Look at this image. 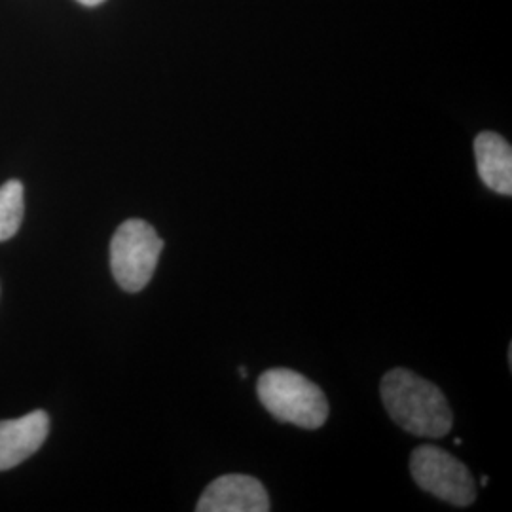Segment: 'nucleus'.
Here are the masks:
<instances>
[{
  "label": "nucleus",
  "instance_id": "f257e3e1",
  "mask_svg": "<svg viewBox=\"0 0 512 512\" xmlns=\"http://www.w3.org/2000/svg\"><path fill=\"white\" fill-rule=\"evenodd\" d=\"M382 401L401 429L416 437L442 439L450 433L454 414L439 387L406 368L389 370L380 385Z\"/></svg>",
  "mask_w": 512,
  "mask_h": 512
},
{
  "label": "nucleus",
  "instance_id": "f03ea898",
  "mask_svg": "<svg viewBox=\"0 0 512 512\" xmlns=\"http://www.w3.org/2000/svg\"><path fill=\"white\" fill-rule=\"evenodd\" d=\"M258 401L281 423L302 429H319L329 418V401L323 389L291 368H270L256 384Z\"/></svg>",
  "mask_w": 512,
  "mask_h": 512
},
{
  "label": "nucleus",
  "instance_id": "7ed1b4c3",
  "mask_svg": "<svg viewBox=\"0 0 512 512\" xmlns=\"http://www.w3.org/2000/svg\"><path fill=\"white\" fill-rule=\"evenodd\" d=\"M164 239L147 220L129 219L118 226L110 241V270L126 293H141L156 272Z\"/></svg>",
  "mask_w": 512,
  "mask_h": 512
},
{
  "label": "nucleus",
  "instance_id": "20e7f679",
  "mask_svg": "<svg viewBox=\"0 0 512 512\" xmlns=\"http://www.w3.org/2000/svg\"><path fill=\"white\" fill-rule=\"evenodd\" d=\"M410 473L421 490L450 505L469 507L475 503V478L471 471L442 448L431 444L416 448L410 456Z\"/></svg>",
  "mask_w": 512,
  "mask_h": 512
},
{
  "label": "nucleus",
  "instance_id": "39448f33",
  "mask_svg": "<svg viewBox=\"0 0 512 512\" xmlns=\"http://www.w3.org/2000/svg\"><path fill=\"white\" fill-rule=\"evenodd\" d=\"M196 511L268 512L270 497L255 476L224 475L205 488Z\"/></svg>",
  "mask_w": 512,
  "mask_h": 512
},
{
  "label": "nucleus",
  "instance_id": "423d86ee",
  "mask_svg": "<svg viewBox=\"0 0 512 512\" xmlns=\"http://www.w3.org/2000/svg\"><path fill=\"white\" fill-rule=\"evenodd\" d=\"M50 418L35 410L18 420L0 421V471H8L31 458L48 439Z\"/></svg>",
  "mask_w": 512,
  "mask_h": 512
},
{
  "label": "nucleus",
  "instance_id": "0eeeda50",
  "mask_svg": "<svg viewBox=\"0 0 512 512\" xmlns=\"http://www.w3.org/2000/svg\"><path fill=\"white\" fill-rule=\"evenodd\" d=\"M476 167L482 183L501 196L512 194V148L501 135L484 131L475 141Z\"/></svg>",
  "mask_w": 512,
  "mask_h": 512
},
{
  "label": "nucleus",
  "instance_id": "6e6552de",
  "mask_svg": "<svg viewBox=\"0 0 512 512\" xmlns=\"http://www.w3.org/2000/svg\"><path fill=\"white\" fill-rule=\"evenodd\" d=\"M23 184L8 181L0 186V241L14 238L23 220Z\"/></svg>",
  "mask_w": 512,
  "mask_h": 512
},
{
  "label": "nucleus",
  "instance_id": "1a4fd4ad",
  "mask_svg": "<svg viewBox=\"0 0 512 512\" xmlns=\"http://www.w3.org/2000/svg\"><path fill=\"white\" fill-rule=\"evenodd\" d=\"M80 4H84V6H97V4H101V2H105V0H78Z\"/></svg>",
  "mask_w": 512,
  "mask_h": 512
},
{
  "label": "nucleus",
  "instance_id": "9d476101",
  "mask_svg": "<svg viewBox=\"0 0 512 512\" xmlns=\"http://www.w3.org/2000/svg\"><path fill=\"white\" fill-rule=\"evenodd\" d=\"M239 376H241V378H245V376H247V370H245V366H239Z\"/></svg>",
  "mask_w": 512,
  "mask_h": 512
},
{
  "label": "nucleus",
  "instance_id": "9b49d317",
  "mask_svg": "<svg viewBox=\"0 0 512 512\" xmlns=\"http://www.w3.org/2000/svg\"><path fill=\"white\" fill-rule=\"evenodd\" d=\"M480 484L486 486V484H488V476H482V478H480Z\"/></svg>",
  "mask_w": 512,
  "mask_h": 512
}]
</instances>
